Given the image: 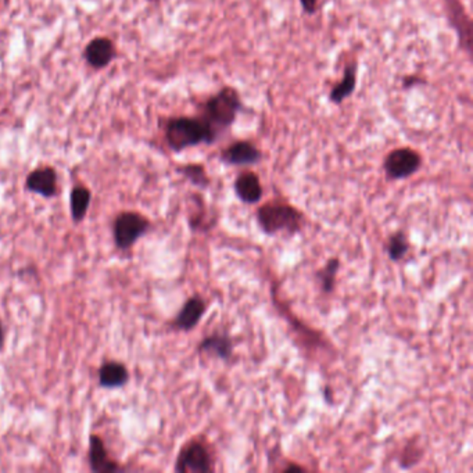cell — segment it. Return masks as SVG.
Returning a JSON list of instances; mask_svg holds the SVG:
<instances>
[{"mask_svg": "<svg viewBox=\"0 0 473 473\" xmlns=\"http://www.w3.org/2000/svg\"><path fill=\"white\" fill-rule=\"evenodd\" d=\"M216 136L214 127L204 118L176 117L165 125V140L174 151H182L200 143H213Z\"/></svg>", "mask_w": 473, "mask_h": 473, "instance_id": "1", "label": "cell"}, {"mask_svg": "<svg viewBox=\"0 0 473 473\" xmlns=\"http://www.w3.org/2000/svg\"><path fill=\"white\" fill-rule=\"evenodd\" d=\"M257 220L262 231L268 235L280 232L296 233L303 224V216L299 210L285 203H266L257 211Z\"/></svg>", "mask_w": 473, "mask_h": 473, "instance_id": "2", "label": "cell"}, {"mask_svg": "<svg viewBox=\"0 0 473 473\" xmlns=\"http://www.w3.org/2000/svg\"><path fill=\"white\" fill-rule=\"evenodd\" d=\"M242 107L240 98L235 89L225 87L206 103V117L213 127H229Z\"/></svg>", "mask_w": 473, "mask_h": 473, "instance_id": "3", "label": "cell"}, {"mask_svg": "<svg viewBox=\"0 0 473 473\" xmlns=\"http://www.w3.org/2000/svg\"><path fill=\"white\" fill-rule=\"evenodd\" d=\"M150 222L139 213L125 211L121 213L113 227L114 243L121 250L131 249L145 233H147Z\"/></svg>", "mask_w": 473, "mask_h": 473, "instance_id": "4", "label": "cell"}, {"mask_svg": "<svg viewBox=\"0 0 473 473\" xmlns=\"http://www.w3.org/2000/svg\"><path fill=\"white\" fill-rule=\"evenodd\" d=\"M175 470L180 473H206L213 470V459L209 448L200 441L186 444L175 465Z\"/></svg>", "mask_w": 473, "mask_h": 473, "instance_id": "5", "label": "cell"}, {"mask_svg": "<svg viewBox=\"0 0 473 473\" xmlns=\"http://www.w3.org/2000/svg\"><path fill=\"white\" fill-rule=\"evenodd\" d=\"M421 156L408 147L393 150L385 160V171L390 179H404L415 174L421 167Z\"/></svg>", "mask_w": 473, "mask_h": 473, "instance_id": "6", "label": "cell"}, {"mask_svg": "<svg viewBox=\"0 0 473 473\" xmlns=\"http://www.w3.org/2000/svg\"><path fill=\"white\" fill-rule=\"evenodd\" d=\"M117 56V48L114 42L109 38L99 36L92 39L83 52V57L86 63L94 68L102 70L106 68Z\"/></svg>", "mask_w": 473, "mask_h": 473, "instance_id": "7", "label": "cell"}, {"mask_svg": "<svg viewBox=\"0 0 473 473\" xmlns=\"http://www.w3.org/2000/svg\"><path fill=\"white\" fill-rule=\"evenodd\" d=\"M25 189L42 198L50 199L57 193V172L52 167H41L30 172Z\"/></svg>", "mask_w": 473, "mask_h": 473, "instance_id": "8", "label": "cell"}, {"mask_svg": "<svg viewBox=\"0 0 473 473\" xmlns=\"http://www.w3.org/2000/svg\"><path fill=\"white\" fill-rule=\"evenodd\" d=\"M206 308H207L206 302L203 299H200L198 296L189 299L183 304L179 314L176 315V318L174 321V326L176 329H180V330L193 329L200 322V319L203 318Z\"/></svg>", "mask_w": 473, "mask_h": 473, "instance_id": "9", "label": "cell"}, {"mask_svg": "<svg viewBox=\"0 0 473 473\" xmlns=\"http://www.w3.org/2000/svg\"><path fill=\"white\" fill-rule=\"evenodd\" d=\"M445 5H447V14H448L450 23L456 30V32L461 38L462 46L470 53V49H472V46H470L472 45V25H470L467 16L465 14L463 8L459 5L458 0H447Z\"/></svg>", "mask_w": 473, "mask_h": 473, "instance_id": "10", "label": "cell"}, {"mask_svg": "<svg viewBox=\"0 0 473 473\" xmlns=\"http://www.w3.org/2000/svg\"><path fill=\"white\" fill-rule=\"evenodd\" d=\"M89 465L93 472L121 470V467L109 458L105 441L96 434H92L89 439Z\"/></svg>", "mask_w": 473, "mask_h": 473, "instance_id": "11", "label": "cell"}, {"mask_svg": "<svg viewBox=\"0 0 473 473\" xmlns=\"http://www.w3.org/2000/svg\"><path fill=\"white\" fill-rule=\"evenodd\" d=\"M221 158L232 165L255 164L261 160V151L249 142H236L222 151Z\"/></svg>", "mask_w": 473, "mask_h": 473, "instance_id": "12", "label": "cell"}, {"mask_svg": "<svg viewBox=\"0 0 473 473\" xmlns=\"http://www.w3.org/2000/svg\"><path fill=\"white\" fill-rule=\"evenodd\" d=\"M129 372L127 366L117 361H109L99 369V385L105 389H118L128 383Z\"/></svg>", "mask_w": 473, "mask_h": 473, "instance_id": "13", "label": "cell"}, {"mask_svg": "<svg viewBox=\"0 0 473 473\" xmlns=\"http://www.w3.org/2000/svg\"><path fill=\"white\" fill-rule=\"evenodd\" d=\"M236 196L246 204H255L261 200L262 187L254 172H243L235 182Z\"/></svg>", "mask_w": 473, "mask_h": 473, "instance_id": "14", "label": "cell"}, {"mask_svg": "<svg viewBox=\"0 0 473 473\" xmlns=\"http://www.w3.org/2000/svg\"><path fill=\"white\" fill-rule=\"evenodd\" d=\"M90 200H92V193L87 187L78 185L72 189L71 196H70V209H71L72 220L75 222H81L85 218L89 210Z\"/></svg>", "mask_w": 473, "mask_h": 473, "instance_id": "15", "label": "cell"}, {"mask_svg": "<svg viewBox=\"0 0 473 473\" xmlns=\"http://www.w3.org/2000/svg\"><path fill=\"white\" fill-rule=\"evenodd\" d=\"M357 82V65L351 64L346 68L341 82H339L330 93V101L336 105L341 103L347 96L353 93Z\"/></svg>", "mask_w": 473, "mask_h": 473, "instance_id": "16", "label": "cell"}, {"mask_svg": "<svg viewBox=\"0 0 473 473\" xmlns=\"http://www.w3.org/2000/svg\"><path fill=\"white\" fill-rule=\"evenodd\" d=\"M199 350L206 354H213L218 358L225 359L232 354V340L228 336L214 335V336L206 337L202 341Z\"/></svg>", "mask_w": 473, "mask_h": 473, "instance_id": "17", "label": "cell"}, {"mask_svg": "<svg viewBox=\"0 0 473 473\" xmlns=\"http://www.w3.org/2000/svg\"><path fill=\"white\" fill-rule=\"evenodd\" d=\"M178 171L182 175H185L192 183H195L198 186H202V187L209 186L207 174H206L204 168L202 165H199V164H187V165L179 167Z\"/></svg>", "mask_w": 473, "mask_h": 473, "instance_id": "18", "label": "cell"}, {"mask_svg": "<svg viewBox=\"0 0 473 473\" xmlns=\"http://www.w3.org/2000/svg\"><path fill=\"white\" fill-rule=\"evenodd\" d=\"M410 244L403 232H397L390 238V242L388 244V253L393 261L401 260L408 253Z\"/></svg>", "mask_w": 473, "mask_h": 473, "instance_id": "19", "label": "cell"}, {"mask_svg": "<svg viewBox=\"0 0 473 473\" xmlns=\"http://www.w3.org/2000/svg\"><path fill=\"white\" fill-rule=\"evenodd\" d=\"M339 269V261L337 260H332L326 264L325 269L319 273L321 282H322V288L325 292H332L333 286H335V277Z\"/></svg>", "mask_w": 473, "mask_h": 473, "instance_id": "20", "label": "cell"}, {"mask_svg": "<svg viewBox=\"0 0 473 473\" xmlns=\"http://www.w3.org/2000/svg\"><path fill=\"white\" fill-rule=\"evenodd\" d=\"M300 2H302L303 8H304V10L307 13L313 14L315 12V9H317V0H300Z\"/></svg>", "mask_w": 473, "mask_h": 473, "instance_id": "21", "label": "cell"}, {"mask_svg": "<svg viewBox=\"0 0 473 473\" xmlns=\"http://www.w3.org/2000/svg\"><path fill=\"white\" fill-rule=\"evenodd\" d=\"M3 344H5V329H3V325L0 324V350L3 348Z\"/></svg>", "mask_w": 473, "mask_h": 473, "instance_id": "22", "label": "cell"}]
</instances>
